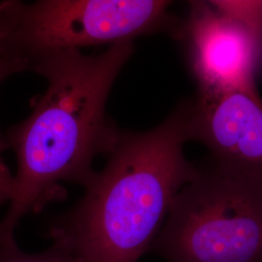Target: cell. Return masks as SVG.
<instances>
[{"label": "cell", "mask_w": 262, "mask_h": 262, "mask_svg": "<svg viewBox=\"0 0 262 262\" xmlns=\"http://www.w3.org/2000/svg\"><path fill=\"white\" fill-rule=\"evenodd\" d=\"M150 249L167 262H262V179L198 168Z\"/></svg>", "instance_id": "277c9868"}, {"label": "cell", "mask_w": 262, "mask_h": 262, "mask_svg": "<svg viewBox=\"0 0 262 262\" xmlns=\"http://www.w3.org/2000/svg\"><path fill=\"white\" fill-rule=\"evenodd\" d=\"M0 262H75L68 254L52 246L42 253H28L21 251L14 236L0 240Z\"/></svg>", "instance_id": "52a82bcc"}, {"label": "cell", "mask_w": 262, "mask_h": 262, "mask_svg": "<svg viewBox=\"0 0 262 262\" xmlns=\"http://www.w3.org/2000/svg\"><path fill=\"white\" fill-rule=\"evenodd\" d=\"M189 141L210 150L213 162L262 179V101L256 93L197 94L189 100Z\"/></svg>", "instance_id": "8992f818"}, {"label": "cell", "mask_w": 262, "mask_h": 262, "mask_svg": "<svg viewBox=\"0 0 262 262\" xmlns=\"http://www.w3.org/2000/svg\"><path fill=\"white\" fill-rule=\"evenodd\" d=\"M134 49L133 41H122L97 55L71 51L34 66L31 72L47 80V89L32 98L28 118L4 134L17 158L9 209L0 223L4 236H14L24 216L64 199L62 183L84 187L93 180L94 159L110 152L120 132L106 105Z\"/></svg>", "instance_id": "6da1fadb"}, {"label": "cell", "mask_w": 262, "mask_h": 262, "mask_svg": "<svg viewBox=\"0 0 262 262\" xmlns=\"http://www.w3.org/2000/svg\"><path fill=\"white\" fill-rule=\"evenodd\" d=\"M6 150L8 148L4 140V134L0 131V204L10 201L14 184V176L2 159V152Z\"/></svg>", "instance_id": "9c48e42d"}, {"label": "cell", "mask_w": 262, "mask_h": 262, "mask_svg": "<svg viewBox=\"0 0 262 262\" xmlns=\"http://www.w3.org/2000/svg\"><path fill=\"white\" fill-rule=\"evenodd\" d=\"M17 73H21V69L19 68V66L17 63L0 56V84L10 76Z\"/></svg>", "instance_id": "30bf717a"}, {"label": "cell", "mask_w": 262, "mask_h": 262, "mask_svg": "<svg viewBox=\"0 0 262 262\" xmlns=\"http://www.w3.org/2000/svg\"><path fill=\"white\" fill-rule=\"evenodd\" d=\"M165 0H40L0 2V56L21 72L50 56L82 48L112 46L166 32L181 19Z\"/></svg>", "instance_id": "3957f363"}, {"label": "cell", "mask_w": 262, "mask_h": 262, "mask_svg": "<svg viewBox=\"0 0 262 262\" xmlns=\"http://www.w3.org/2000/svg\"><path fill=\"white\" fill-rule=\"evenodd\" d=\"M226 15L262 33V1H212Z\"/></svg>", "instance_id": "ba28073f"}, {"label": "cell", "mask_w": 262, "mask_h": 262, "mask_svg": "<svg viewBox=\"0 0 262 262\" xmlns=\"http://www.w3.org/2000/svg\"><path fill=\"white\" fill-rule=\"evenodd\" d=\"M2 237H4V236L2 235V232H1V229H0V240H1V238H2Z\"/></svg>", "instance_id": "8fae6325"}, {"label": "cell", "mask_w": 262, "mask_h": 262, "mask_svg": "<svg viewBox=\"0 0 262 262\" xmlns=\"http://www.w3.org/2000/svg\"><path fill=\"white\" fill-rule=\"evenodd\" d=\"M188 114L186 100L149 130L120 129L104 168L51 225L53 246L75 262H138L198 173L184 151Z\"/></svg>", "instance_id": "7a4b0ae2"}, {"label": "cell", "mask_w": 262, "mask_h": 262, "mask_svg": "<svg viewBox=\"0 0 262 262\" xmlns=\"http://www.w3.org/2000/svg\"><path fill=\"white\" fill-rule=\"evenodd\" d=\"M174 38L186 47L198 94L256 93L261 32L226 15L212 1H192Z\"/></svg>", "instance_id": "5b68a950"}]
</instances>
